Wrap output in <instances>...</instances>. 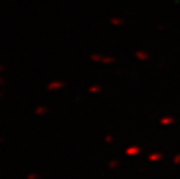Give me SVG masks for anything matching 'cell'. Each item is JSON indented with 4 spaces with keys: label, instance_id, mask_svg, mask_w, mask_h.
Returning <instances> with one entry per match:
<instances>
[{
    "label": "cell",
    "instance_id": "1",
    "mask_svg": "<svg viewBox=\"0 0 180 179\" xmlns=\"http://www.w3.org/2000/svg\"><path fill=\"white\" fill-rule=\"evenodd\" d=\"M59 87H62V83H59V82H53V83L49 84L48 90H49V91H53V90H57V88H59Z\"/></svg>",
    "mask_w": 180,
    "mask_h": 179
},
{
    "label": "cell",
    "instance_id": "2",
    "mask_svg": "<svg viewBox=\"0 0 180 179\" xmlns=\"http://www.w3.org/2000/svg\"><path fill=\"white\" fill-rule=\"evenodd\" d=\"M47 107H44V106H39L36 109H35V113L37 114V115H43V114H45L47 113Z\"/></svg>",
    "mask_w": 180,
    "mask_h": 179
},
{
    "label": "cell",
    "instance_id": "5",
    "mask_svg": "<svg viewBox=\"0 0 180 179\" xmlns=\"http://www.w3.org/2000/svg\"><path fill=\"white\" fill-rule=\"evenodd\" d=\"M2 71H4V66L0 65V72H2Z\"/></svg>",
    "mask_w": 180,
    "mask_h": 179
},
{
    "label": "cell",
    "instance_id": "6",
    "mask_svg": "<svg viewBox=\"0 0 180 179\" xmlns=\"http://www.w3.org/2000/svg\"><path fill=\"white\" fill-rule=\"evenodd\" d=\"M1 142H2V138H1V137H0V143H1Z\"/></svg>",
    "mask_w": 180,
    "mask_h": 179
},
{
    "label": "cell",
    "instance_id": "7",
    "mask_svg": "<svg viewBox=\"0 0 180 179\" xmlns=\"http://www.w3.org/2000/svg\"><path fill=\"white\" fill-rule=\"evenodd\" d=\"M0 97H2V93H1V92H0Z\"/></svg>",
    "mask_w": 180,
    "mask_h": 179
},
{
    "label": "cell",
    "instance_id": "3",
    "mask_svg": "<svg viewBox=\"0 0 180 179\" xmlns=\"http://www.w3.org/2000/svg\"><path fill=\"white\" fill-rule=\"evenodd\" d=\"M27 179H40V176H39L36 172H30V173L27 176Z\"/></svg>",
    "mask_w": 180,
    "mask_h": 179
},
{
    "label": "cell",
    "instance_id": "4",
    "mask_svg": "<svg viewBox=\"0 0 180 179\" xmlns=\"http://www.w3.org/2000/svg\"><path fill=\"white\" fill-rule=\"evenodd\" d=\"M4 84H5V80H4V78L0 76V86H2Z\"/></svg>",
    "mask_w": 180,
    "mask_h": 179
}]
</instances>
